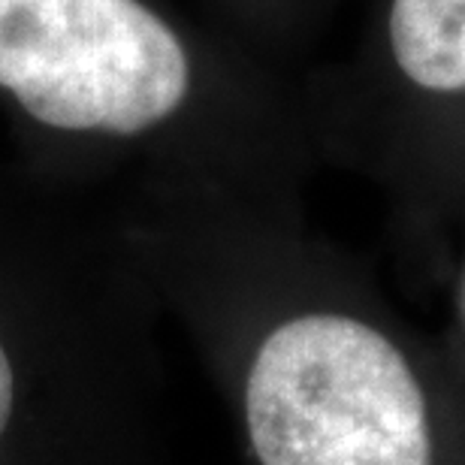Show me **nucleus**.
Instances as JSON below:
<instances>
[{"label": "nucleus", "instance_id": "1", "mask_svg": "<svg viewBox=\"0 0 465 465\" xmlns=\"http://www.w3.org/2000/svg\"><path fill=\"white\" fill-rule=\"evenodd\" d=\"M245 420L260 465H432L423 390L384 332L302 314L257 348Z\"/></svg>", "mask_w": 465, "mask_h": 465}, {"label": "nucleus", "instance_id": "2", "mask_svg": "<svg viewBox=\"0 0 465 465\" xmlns=\"http://www.w3.org/2000/svg\"><path fill=\"white\" fill-rule=\"evenodd\" d=\"M0 88L49 127L130 136L179 109L188 58L139 0H0Z\"/></svg>", "mask_w": 465, "mask_h": 465}, {"label": "nucleus", "instance_id": "3", "mask_svg": "<svg viewBox=\"0 0 465 465\" xmlns=\"http://www.w3.org/2000/svg\"><path fill=\"white\" fill-rule=\"evenodd\" d=\"M390 43L414 85L465 91V0H393Z\"/></svg>", "mask_w": 465, "mask_h": 465}, {"label": "nucleus", "instance_id": "4", "mask_svg": "<svg viewBox=\"0 0 465 465\" xmlns=\"http://www.w3.org/2000/svg\"><path fill=\"white\" fill-rule=\"evenodd\" d=\"M13 405H15V371L6 357V348L0 345V439H4L9 420H13Z\"/></svg>", "mask_w": 465, "mask_h": 465}, {"label": "nucleus", "instance_id": "5", "mask_svg": "<svg viewBox=\"0 0 465 465\" xmlns=\"http://www.w3.org/2000/svg\"><path fill=\"white\" fill-rule=\"evenodd\" d=\"M460 302H462V314H465V275H462V287H460Z\"/></svg>", "mask_w": 465, "mask_h": 465}]
</instances>
